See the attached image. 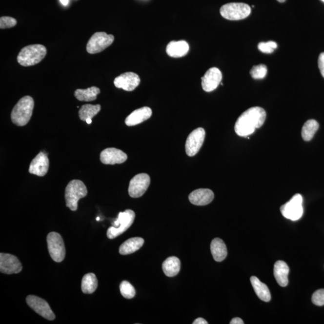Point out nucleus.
Masks as SVG:
<instances>
[{
    "instance_id": "nucleus-14",
    "label": "nucleus",
    "mask_w": 324,
    "mask_h": 324,
    "mask_svg": "<svg viewBox=\"0 0 324 324\" xmlns=\"http://www.w3.org/2000/svg\"><path fill=\"white\" fill-rule=\"evenodd\" d=\"M201 79L203 90L206 92H211L220 84L222 80V72L218 68H210Z\"/></svg>"
},
{
    "instance_id": "nucleus-41",
    "label": "nucleus",
    "mask_w": 324,
    "mask_h": 324,
    "mask_svg": "<svg viewBox=\"0 0 324 324\" xmlns=\"http://www.w3.org/2000/svg\"><path fill=\"white\" fill-rule=\"evenodd\" d=\"M96 219H97V221H99V220H100V218H97Z\"/></svg>"
},
{
    "instance_id": "nucleus-15",
    "label": "nucleus",
    "mask_w": 324,
    "mask_h": 324,
    "mask_svg": "<svg viewBox=\"0 0 324 324\" xmlns=\"http://www.w3.org/2000/svg\"><path fill=\"white\" fill-rule=\"evenodd\" d=\"M140 82V78L137 74L133 72H126L117 77L114 83L117 88L132 91L138 87Z\"/></svg>"
},
{
    "instance_id": "nucleus-38",
    "label": "nucleus",
    "mask_w": 324,
    "mask_h": 324,
    "mask_svg": "<svg viewBox=\"0 0 324 324\" xmlns=\"http://www.w3.org/2000/svg\"><path fill=\"white\" fill-rule=\"evenodd\" d=\"M61 3L64 5V6H67L69 4V0H60Z\"/></svg>"
},
{
    "instance_id": "nucleus-29",
    "label": "nucleus",
    "mask_w": 324,
    "mask_h": 324,
    "mask_svg": "<svg viewBox=\"0 0 324 324\" xmlns=\"http://www.w3.org/2000/svg\"><path fill=\"white\" fill-rule=\"evenodd\" d=\"M319 129L318 122L315 120H309L305 122L302 128V136L305 141L312 139Z\"/></svg>"
},
{
    "instance_id": "nucleus-18",
    "label": "nucleus",
    "mask_w": 324,
    "mask_h": 324,
    "mask_svg": "<svg viewBox=\"0 0 324 324\" xmlns=\"http://www.w3.org/2000/svg\"><path fill=\"white\" fill-rule=\"evenodd\" d=\"M214 195L212 190L199 189L193 191L189 196L190 202L195 205L203 206L212 202Z\"/></svg>"
},
{
    "instance_id": "nucleus-22",
    "label": "nucleus",
    "mask_w": 324,
    "mask_h": 324,
    "mask_svg": "<svg viewBox=\"0 0 324 324\" xmlns=\"http://www.w3.org/2000/svg\"><path fill=\"white\" fill-rule=\"evenodd\" d=\"M211 252L214 260L217 262L223 261L228 255V251L223 240L216 238L211 242L210 245Z\"/></svg>"
},
{
    "instance_id": "nucleus-33",
    "label": "nucleus",
    "mask_w": 324,
    "mask_h": 324,
    "mask_svg": "<svg viewBox=\"0 0 324 324\" xmlns=\"http://www.w3.org/2000/svg\"><path fill=\"white\" fill-rule=\"evenodd\" d=\"M17 20L12 17H2L0 18V28L6 29L15 27L17 25Z\"/></svg>"
},
{
    "instance_id": "nucleus-4",
    "label": "nucleus",
    "mask_w": 324,
    "mask_h": 324,
    "mask_svg": "<svg viewBox=\"0 0 324 324\" xmlns=\"http://www.w3.org/2000/svg\"><path fill=\"white\" fill-rule=\"evenodd\" d=\"M87 193V187L82 182L78 180H72L65 190V200L67 207L73 211H77L78 201L85 197Z\"/></svg>"
},
{
    "instance_id": "nucleus-19",
    "label": "nucleus",
    "mask_w": 324,
    "mask_h": 324,
    "mask_svg": "<svg viewBox=\"0 0 324 324\" xmlns=\"http://www.w3.org/2000/svg\"><path fill=\"white\" fill-rule=\"evenodd\" d=\"M152 116V110L149 107H142L132 112L125 120L128 126H134L150 119Z\"/></svg>"
},
{
    "instance_id": "nucleus-5",
    "label": "nucleus",
    "mask_w": 324,
    "mask_h": 324,
    "mask_svg": "<svg viewBox=\"0 0 324 324\" xmlns=\"http://www.w3.org/2000/svg\"><path fill=\"white\" fill-rule=\"evenodd\" d=\"M135 218V213L131 210L120 212L118 218L112 223V226L108 229L107 237L109 239H114L124 233L131 226Z\"/></svg>"
},
{
    "instance_id": "nucleus-3",
    "label": "nucleus",
    "mask_w": 324,
    "mask_h": 324,
    "mask_svg": "<svg viewBox=\"0 0 324 324\" xmlns=\"http://www.w3.org/2000/svg\"><path fill=\"white\" fill-rule=\"evenodd\" d=\"M46 53V48L41 44L28 45L22 48L18 54V62L22 66H34L39 63Z\"/></svg>"
},
{
    "instance_id": "nucleus-24",
    "label": "nucleus",
    "mask_w": 324,
    "mask_h": 324,
    "mask_svg": "<svg viewBox=\"0 0 324 324\" xmlns=\"http://www.w3.org/2000/svg\"><path fill=\"white\" fill-rule=\"evenodd\" d=\"M250 282L259 299L265 302H270L271 294L268 286L255 276L251 277Z\"/></svg>"
},
{
    "instance_id": "nucleus-16",
    "label": "nucleus",
    "mask_w": 324,
    "mask_h": 324,
    "mask_svg": "<svg viewBox=\"0 0 324 324\" xmlns=\"http://www.w3.org/2000/svg\"><path fill=\"white\" fill-rule=\"evenodd\" d=\"M101 163L105 164H121L127 161V156L123 151L116 148H108L101 151Z\"/></svg>"
},
{
    "instance_id": "nucleus-11",
    "label": "nucleus",
    "mask_w": 324,
    "mask_h": 324,
    "mask_svg": "<svg viewBox=\"0 0 324 324\" xmlns=\"http://www.w3.org/2000/svg\"><path fill=\"white\" fill-rule=\"evenodd\" d=\"M26 302L27 304L34 311L41 317L49 321H53L56 318V315L51 309V307L45 300L39 298L35 295H28L26 298Z\"/></svg>"
},
{
    "instance_id": "nucleus-32",
    "label": "nucleus",
    "mask_w": 324,
    "mask_h": 324,
    "mask_svg": "<svg viewBox=\"0 0 324 324\" xmlns=\"http://www.w3.org/2000/svg\"><path fill=\"white\" fill-rule=\"evenodd\" d=\"M258 48L259 50L263 52V53L271 54L278 48V44L273 41H269L268 42H261L258 44Z\"/></svg>"
},
{
    "instance_id": "nucleus-25",
    "label": "nucleus",
    "mask_w": 324,
    "mask_h": 324,
    "mask_svg": "<svg viewBox=\"0 0 324 324\" xmlns=\"http://www.w3.org/2000/svg\"><path fill=\"white\" fill-rule=\"evenodd\" d=\"M181 263L179 258L171 257L167 258L162 264V269L166 276L174 277L180 272Z\"/></svg>"
},
{
    "instance_id": "nucleus-37",
    "label": "nucleus",
    "mask_w": 324,
    "mask_h": 324,
    "mask_svg": "<svg viewBox=\"0 0 324 324\" xmlns=\"http://www.w3.org/2000/svg\"><path fill=\"white\" fill-rule=\"evenodd\" d=\"M208 323L202 318H199L197 319L193 323V324H207Z\"/></svg>"
},
{
    "instance_id": "nucleus-10",
    "label": "nucleus",
    "mask_w": 324,
    "mask_h": 324,
    "mask_svg": "<svg viewBox=\"0 0 324 324\" xmlns=\"http://www.w3.org/2000/svg\"><path fill=\"white\" fill-rule=\"evenodd\" d=\"M205 137V131L203 128H198L190 133L185 142V152L187 156H194L200 150Z\"/></svg>"
},
{
    "instance_id": "nucleus-12",
    "label": "nucleus",
    "mask_w": 324,
    "mask_h": 324,
    "mask_svg": "<svg viewBox=\"0 0 324 324\" xmlns=\"http://www.w3.org/2000/svg\"><path fill=\"white\" fill-rule=\"evenodd\" d=\"M150 184V177L147 174L137 175L130 180L129 194L132 198H137L144 194Z\"/></svg>"
},
{
    "instance_id": "nucleus-39",
    "label": "nucleus",
    "mask_w": 324,
    "mask_h": 324,
    "mask_svg": "<svg viewBox=\"0 0 324 324\" xmlns=\"http://www.w3.org/2000/svg\"><path fill=\"white\" fill-rule=\"evenodd\" d=\"M86 122H87V124H90L92 122V119H88L86 120Z\"/></svg>"
},
{
    "instance_id": "nucleus-27",
    "label": "nucleus",
    "mask_w": 324,
    "mask_h": 324,
    "mask_svg": "<svg viewBox=\"0 0 324 324\" xmlns=\"http://www.w3.org/2000/svg\"><path fill=\"white\" fill-rule=\"evenodd\" d=\"M98 286V281L95 274H86L83 277L81 289L84 294H93Z\"/></svg>"
},
{
    "instance_id": "nucleus-31",
    "label": "nucleus",
    "mask_w": 324,
    "mask_h": 324,
    "mask_svg": "<svg viewBox=\"0 0 324 324\" xmlns=\"http://www.w3.org/2000/svg\"><path fill=\"white\" fill-rule=\"evenodd\" d=\"M250 74L253 79H263L267 74V67L265 64H260L253 66L250 70Z\"/></svg>"
},
{
    "instance_id": "nucleus-34",
    "label": "nucleus",
    "mask_w": 324,
    "mask_h": 324,
    "mask_svg": "<svg viewBox=\"0 0 324 324\" xmlns=\"http://www.w3.org/2000/svg\"><path fill=\"white\" fill-rule=\"evenodd\" d=\"M312 301L313 304L318 306L324 305V289H319L312 295Z\"/></svg>"
},
{
    "instance_id": "nucleus-9",
    "label": "nucleus",
    "mask_w": 324,
    "mask_h": 324,
    "mask_svg": "<svg viewBox=\"0 0 324 324\" xmlns=\"http://www.w3.org/2000/svg\"><path fill=\"white\" fill-rule=\"evenodd\" d=\"M114 41L113 35H108L105 32L96 33L88 41L87 51L91 54L99 53L110 46Z\"/></svg>"
},
{
    "instance_id": "nucleus-35",
    "label": "nucleus",
    "mask_w": 324,
    "mask_h": 324,
    "mask_svg": "<svg viewBox=\"0 0 324 324\" xmlns=\"http://www.w3.org/2000/svg\"><path fill=\"white\" fill-rule=\"evenodd\" d=\"M318 67L321 75L324 78V52L321 53L319 56Z\"/></svg>"
},
{
    "instance_id": "nucleus-1",
    "label": "nucleus",
    "mask_w": 324,
    "mask_h": 324,
    "mask_svg": "<svg viewBox=\"0 0 324 324\" xmlns=\"http://www.w3.org/2000/svg\"><path fill=\"white\" fill-rule=\"evenodd\" d=\"M266 112L261 107H252L248 109L237 119L235 124V132L240 137H247L252 135L256 129L260 128L264 123Z\"/></svg>"
},
{
    "instance_id": "nucleus-2",
    "label": "nucleus",
    "mask_w": 324,
    "mask_h": 324,
    "mask_svg": "<svg viewBox=\"0 0 324 324\" xmlns=\"http://www.w3.org/2000/svg\"><path fill=\"white\" fill-rule=\"evenodd\" d=\"M35 106V101L31 96L20 99L12 111V122L18 126H23L29 122Z\"/></svg>"
},
{
    "instance_id": "nucleus-6",
    "label": "nucleus",
    "mask_w": 324,
    "mask_h": 324,
    "mask_svg": "<svg viewBox=\"0 0 324 324\" xmlns=\"http://www.w3.org/2000/svg\"><path fill=\"white\" fill-rule=\"evenodd\" d=\"M222 17L231 20H239L249 17L251 8L243 2H230L222 6L220 9Z\"/></svg>"
},
{
    "instance_id": "nucleus-30",
    "label": "nucleus",
    "mask_w": 324,
    "mask_h": 324,
    "mask_svg": "<svg viewBox=\"0 0 324 324\" xmlns=\"http://www.w3.org/2000/svg\"><path fill=\"white\" fill-rule=\"evenodd\" d=\"M120 292L125 299H131L135 296L136 291L131 284L127 281H122L120 285Z\"/></svg>"
},
{
    "instance_id": "nucleus-17",
    "label": "nucleus",
    "mask_w": 324,
    "mask_h": 324,
    "mask_svg": "<svg viewBox=\"0 0 324 324\" xmlns=\"http://www.w3.org/2000/svg\"><path fill=\"white\" fill-rule=\"evenodd\" d=\"M49 166V161L48 156L41 151L31 162L29 172L36 176L43 177L48 172Z\"/></svg>"
},
{
    "instance_id": "nucleus-42",
    "label": "nucleus",
    "mask_w": 324,
    "mask_h": 324,
    "mask_svg": "<svg viewBox=\"0 0 324 324\" xmlns=\"http://www.w3.org/2000/svg\"><path fill=\"white\" fill-rule=\"evenodd\" d=\"M321 1H322L323 2H324V0H321Z\"/></svg>"
},
{
    "instance_id": "nucleus-28",
    "label": "nucleus",
    "mask_w": 324,
    "mask_h": 324,
    "mask_svg": "<svg viewBox=\"0 0 324 324\" xmlns=\"http://www.w3.org/2000/svg\"><path fill=\"white\" fill-rule=\"evenodd\" d=\"M101 109L100 104H96V105L90 104H84L80 109V118L82 121L85 122L88 119H92L100 112Z\"/></svg>"
},
{
    "instance_id": "nucleus-7",
    "label": "nucleus",
    "mask_w": 324,
    "mask_h": 324,
    "mask_svg": "<svg viewBox=\"0 0 324 324\" xmlns=\"http://www.w3.org/2000/svg\"><path fill=\"white\" fill-rule=\"evenodd\" d=\"M50 257L55 262L61 263L66 257V249L63 239L59 233L51 232L46 238Z\"/></svg>"
},
{
    "instance_id": "nucleus-23",
    "label": "nucleus",
    "mask_w": 324,
    "mask_h": 324,
    "mask_svg": "<svg viewBox=\"0 0 324 324\" xmlns=\"http://www.w3.org/2000/svg\"><path fill=\"white\" fill-rule=\"evenodd\" d=\"M144 240L142 238L134 237L126 240L120 245L119 252L122 255L132 254L142 246Z\"/></svg>"
},
{
    "instance_id": "nucleus-8",
    "label": "nucleus",
    "mask_w": 324,
    "mask_h": 324,
    "mask_svg": "<svg viewBox=\"0 0 324 324\" xmlns=\"http://www.w3.org/2000/svg\"><path fill=\"white\" fill-rule=\"evenodd\" d=\"M303 201L301 195H295L288 202L281 206L282 215L292 221L299 220L303 214Z\"/></svg>"
},
{
    "instance_id": "nucleus-21",
    "label": "nucleus",
    "mask_w": 324,
    "mask_h": 324,
    "mask_svg": "<svg viewBox=\"0 0 324 324\" xmlns=\"http://www.w3.org/2000/svg\"><path fill=\"white\" fill-rule=\"evenodd\" d=\"M288 265L283 261H278L274 266V276L278 284L282 287H286L288 284Z\"/></svg>"
},
{
    "instance_id": "nucleus-13",
    "label": "nucleus",
    "mask_w": 324,
    "mask_h": 324,
    "mask_svg": "<svg viewBox=\"0 0 324 324\" xmlns=\"http://www.w3.org/2000/svg\"><path fill=\"white\" fill-rule=\"evenodd\" d=\"M22 270V263L15 256L0 253V271L7 274L19 273Z\"/></svg>"
},
{
    "instance_id": "nucleus-26",
    "label": "nucleus",
    "mask_w": 324,
    "mask_h": 324,
    "mask_svg": "<svg viewBox=\"0 0 324 324\" xmlns=\"http://www.w3.org/2000/svg\"><path fill=\"white\" fill-rule=\"evenodd\" d=\"M101 93L100 89L92 87L87 89H78L75 91V96L80 101H95L97 96Z\"/></svg>"
},
{
    "instance_id": "nucleus-40",
    "label": "nucleus",
    "mask_w": 324,
    "mask_h": 324,
    "mask_svg": "<svg viewBox=\"0 0 324 324\" xmlns=\"http://www.w3.org/2000/svg\"><path fill=\"white\" fill-rule=\"evenodd\" d=\"M277 1L280 2H284V1H286V0H277Z\"/></svg>"
},
{
    "instance_id": "nucleus-20",
    "label": "nucleus",
    "mask_w": 324,
    "mask_h": 324,
    "mask_svg": "<svg viewBox=\"0 0 324 324\" xmlns=\"http://www.w3.org/2000/svg\"><path fill=\"white\" fill-rule=\"evenodd\" d=\"M189 44L184 40L171 41L166 46L167 54L172 58H180L185 56L189 51Z\"/></svg>"
},
{
    "instance_id": "nucleus-36",
    "label": "nucleus",
    "mask_w": 324,
    "mask_h": 324,
    "mask_svg": "<svg viewBox=\"0 0 324 324\" xmlns=\"http://www.w3.org/2000/svg\"><path fill=\"white\" fill-rule=\"evenodd\" d=\"M230 324H244V323L243 322V321L242 320L241 318H234L232 319L231 322H230Z\"/></svg>"
}]
</instances>
